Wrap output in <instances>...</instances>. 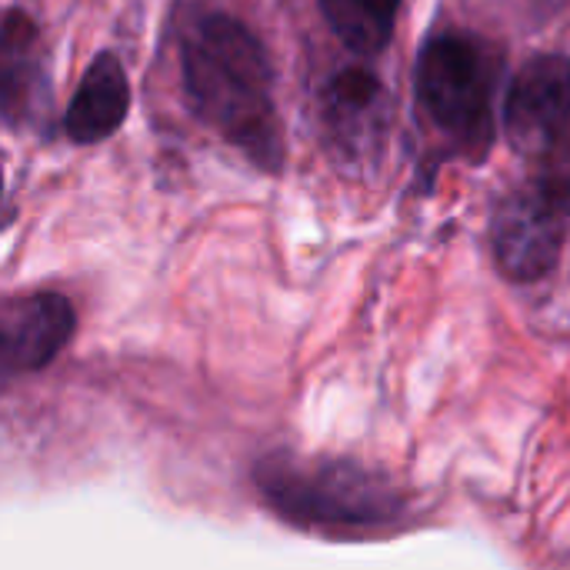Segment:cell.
Returning a JSON list of instances; mask_svg holds the SVG:
<instances>
[{
    "label": "cell",
    "instance_id": "1",
    "mask_svg": "<svg viewBox=\"0 0 570 570\" xmlns=\"http://www.w3.org/2000/svg\"><path fill=\"white\" fill-rule=\"evenodd\" d=\"M184 87L194 110L261 167L284 157L271 97V63L261 40L227 13H204L184 37Z\"/></svg>",
    "mask_w": 570,
    "mask_h": 570
},
{
    "label": "cell",
    "instance_id": "2",
    "mask_svg": "<svg viewBox=\"0 0 570 570\" xmlns=\"http://www.w3.org/2000/svg\"><path fill=\"white\" fill-rule=\"evenodd\" d=\"M257 488L274 511L314 528H374L401 511L394 488L351 461L277 454L257 464Z\"/></svg>",
    "mask_w": 570,
    "mask_h": 570
},
{
    "label": "cell",
    "instance_id": "3",
    "mask_svg": "<svg viewBox=\"0 0 570 570\" xmlns=\"http://www.w3.org/2000/svg\"><path fill=\"white\" fill-rule=\"evenodd\" d=\"M501 57L468 33H441L417 60V100L464 154L484 157L494 140V90Z\"/></svg>",
    "mask_w": 570,
    "mask_h": 570
},
{
    "label": "cell",
    "instance_id": "4",
    "mask_svg": "<svg viewBox=\"0 0 570 570\" xmlns=\"http://www.w3.org/2000/svg\"><path fill=\"white\" fill-rule=\"evenodd\" d=\"M568 220V214L538 184L508 194L491 224L494 257L501 271L511 281L544 277L564 247Z\"/></svg>",
    "mask_w": 570,
    "mask_h": 570
},
{
    "label": "cell",
    "instance_id": "5",
    "mask_svg": "<svg viewBox=\"0 0 570 570\" xmlns=\"http://www.w3.org/2000/svg\"><path fill=\"white\" fill-rule=\"evenodd\" d=\"M570 120V60L564 53H544L528 60L504 107L508 137L524 154H548L564 137Z\"/></svg>",
    "mask_w": 570,
    "mask_h": 570
},
{
    "label": "cell",
    "instance_id": "6",
    "mask_svg": "<svg viewBox=\"0 0 570 570\" xmlns=\"http://www.w3.org/2000/svg\"><path fill=\"white\" fill-rule=\"evenodd\" d=\"M77 314L60 294H27L3 304L0 317V357L3 377L47 367L73 337Z\"/></svg>",
    "mask_w": 570,
    "mask_h": 570
},
{
    "label": "cell",
    "instance_id": "7",
    "mask_svg": "<svg viewBox=\"0 0 570 570\" xmlns=\"http://www.w3.org/2000/svg\"><path fill=\"white\" fill-rule=\"evenodd\" d=\"M324 120L341 150L364 154L381 144L387 130V97L374 73L341 70L324 90Z\"/></svg>",
    "mask_w": 570,
    "mask_h": 570
},
{
    "label": "cell",
    "instance_id": "8",
    "mask_svg": "<svg viewBox=\"0 0 570 570\" xmlns=\"http://www.w3.org/2000/svg\"><path fill=\"white\" fill-rule=\"evenodd\" d=\"M127 104H130V87L120 60L114 53H100L87 67L67 107V134L77 144H97L124 124Z\"/></svg>",
    "mask_w": 570,
    "mask_h": 570
},
{
    "label": "cell",
    "instance_id": "9",
    "mask_svg": "<svg viewBox=\"0 0 570 570\" xmlns=\"http://www.w3.org/2000/svg\"><path fill=\"white\" fill-rule=\"evenodd\" d=\"M401 0H321L334 33L357 53H377L394 33Z\"/></svg>",
    "mask_w": 570,
    "mask_h": 570
},
{
    "label": "cell",
    "instance_id": "10",
    "mask_svg": "<svg viewBox=\"0 0 570 570\" xmlns=\"http://www.w3.org/2000/svg\"><path fill=\"white\" fill-rule=\"evenodd\" d=\"M33 53H37L33 23L23 13L10 10L7 23H3V107H7V117H13V107L27 97V87L37 77Z\"/></svg>",
    "mask_w": 570,
    "mask_h": 570
}]
</instances>
